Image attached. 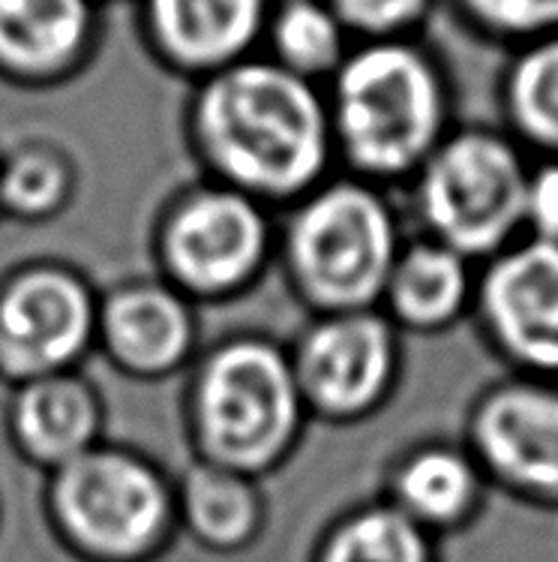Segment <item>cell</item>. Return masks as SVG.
<instances>
[{
    "label": "cell",
    "mask_w": 558,
    "mask_h": 562,
    "mask_svg": "<svg viewBox=\"0 0 558 562\" xmlns=\"http://www.w3.org/2000/svg\"><path fill=\"white\" fill-rule=\"evenodd\" d=\"M195 121L219 169L255 190L307 184L328 150V117L309 79L274 58H243L214 72Z\"/></svg>",
    "instance_id": "cell-1"
},
{
    "label": "cell",
    "mask_w": 558,
    "mask_h": 562,
    "mask_svg": "<svg viewBox=\"0 0 558 562\" xmlns=\"http://www.w3.org/2000/svg\"><path fill=\"white\" fill-rule=\"evenodd\" d=\"M439 81L414 48L373 43L337 69V124L354 160L397 172L439 130Z\"/></svg>",
    "instance_id": "cell-2"
},
{
    "label": "cell",
    "mask_w": 558,
    "mask_h": 562,
    "mask_svg": "<svg viewBox=\"0 0 558 562\" xmlns=\"http://www.w3.org/2000/svg\"><path fill=\"white\" fill-rule=\"evenodd\" d=\"M202 422L214 451L231 463L271 458L295 425V389L283 361L264 346L223 352L202 385Z\"/></svg>",
    "instance_id": "cell-3"
},
{
    "label": "cell",
    "mask_w": 558,
    "mask_h": 562,
    "mask_svg": "<svg viewBox=\"0 0 558 562\" xmlns=\"http://www.w3.org/2000/svg\"><path fill=\"white\" fill-rule=\"evenodd\" d=\"M295 259L319 299L333 304L366 301L388 271V217L369 193L352 187L331 190L297 223Z\"/></svg>",
    "instance_id": "cell-4"
},
{
    "label": "cell",
    "mask_w": 558,
    "mask_h": 562,
    "mask_svg": "<svg viewBox=\"0 0 558 562\" xmlns=\"http://www.w3.org/2000/svg\"><path fill=\"white\" fill-rule=\"evenodd\" d=\"M525 181L513 150L490 136L451 142L426 175V211L447 241L492 247L525 207Z\"/></svg>",
    "instance_id": "cell-5"
},
{
    "label": "cell",
    "mask_w": 558,
    "mask_h": 562,
    "mask_svg": "<svg viewBox=\"0 0 558 562\" xmlns=\"http://www.w3.org/2000/svg\"><path fill=\"white\" fill-rule=\"evenodd\" d=\"M57 508L84 544L96 551L133 553L157 536L166 496L160 482L136 460L84 454L60 475Z\"/></svg>",
    "instance_id": "cell-6"
},
{
    "label": "cell",
    "mask_w": 558,
    "mask_h": 562,
    "mask_svg": "<svg viewBox=\"0 0 558 562\" xmlns=\"http://www.w3.org/2000/svg\"><path fill=\"white\" fill-rule=\"evenodd\" d=\"M148 27L169 64L214 76L250 55L267 0H148Z\"/></svg>",
    "instance_id": "cell-7"
},
{
    "label": "cell",
    "mask_w": 558,
    "mask_h": 562,
    "mask_svg": "<svg viewBox=\"0 0 558 562\" xmlns=\"http://www.w3.org/2000/svg\"><path fill=\"white\" fill-rule=\"evenodd\" d=\"M91 331V304L60 274L15 283L0 304V346L24 370H48L79 352Z\"/></svg>",
    "instance_id": "cell-8"
},
{
    "label": "cell",
    "mask_w": 558,
    "mask_h": 562,
    "mask_svg": "<svg viewBox=\"0 0 558 562\" xmlns=\"http://www.w3.org/2000/svg\"><path fill=\"white\" fill-rule=\"evenodd\" d=\"M264 226L250 202L210 193L181 211L169 235V256L193 286H228L250 271L262 252Z\"/></svg>",
    "instance_id": "cell-9"
},
{
    "label": "cell",
    "mask_w": 558,
    "mask_h": 562,
    "mask_svg": "<svg viewBox=\"0 0 558 562\" xmlns=\"http://www.w3.org/2000/svg\"><path fill=\"white\" fill-rule=\"evenodd\" d=\"M492 319L520 356L558 364V247L537 244L496 268Z\"/></svg>",
    "instance_id": "cell-10"
},
{
    "label": "cell",
    "mask_w": 558,
    "mask_h": 562,
    "mask_svg": "<svg viewBox=\"0 0 558 562\" xmlns=\"http://www.w3.org/2000/svg\"><path fill=\"white\" fill-rule=\"evenodd\" d=\"M300 368L316 401L333 409H354L385 382L388 337L373 319L333 322L312 334Z\"/></svg>",
    "instance_id": "cell-11"
},
{
    "label": "cell",
    "mask_w": 558,
    "mask_h": 562,
    "mask_svg": "<svg viewBox=\"0 0 558 562\" xmlns=\"http://www.w3.org/2000/svg\"><path fill=\"white\" fill-rule=\"evenodd\" d=\"M478 434L499 470L525 484L558 487V397L508 391L483 409Z\"/></svg>",
    "instance_id": "cell-12"
},
{
    "label": "cell",
    "mask_w": 558,
    "mask_h": 562,
    "mask_svg": "<svg viewBox=\"0 0 558 562\" xmlns=\"http://www.w3.org/2000/svg\"><path fill=\"white\" fill-rule=\"evenodd\" d=\"M88 0H0V67L46 76L69 67L91 40Z\"/></svg>",
    "instance_id": "cell-13"
},
{
    "label": "cell",
    "mask_w": 558,
    "mask_h": 562,
    "mask_svg": "<svg viewBox=\"0 0 558 562\" xmlns=\"http://www.w3.org/2000/svg\"><path fill=\"white\" fill-rule=\"evenodd\" d=\"M105 331L126 364L157 370L181 356L190 340V322L178 301L145 289L114 301L105 316Z\"/></svg>",
    "instance_id": "cell-14"
},
{
    "label": "cell",
    "mask_w": 558,
    "mask_h": 562,
    "mask_svg": "<svg viewBox=\"0 0 558 562\" xmlns=\"http://www.w3.org/2000/svg\"><path fill=\"white\" fill-rule=\"evenodd\" d=\"M93 422L91 394L67 379L39 382L19 403V434L43 458H76L91 439Z\"/></svg>",
    "instance_id": "cell-15"
},
{
    "label": "cell",
    "mask_w": 558,
    "mask_h": 562,
    "mask_svg": "<svg viewBox=\"0 0 558 562\" xmlns=\"http://www.w3.org/2000/svg\"><path fill=\"white\" fill-rule=\"evenodd\" d=\"M274 60L300 79L340 69L345 27L324 0H288L267 19Z\"/></svg>",
    "instance_id": "cell-16"
},
{
    "label": "cell",
    "mask_w": 558,
    "mask_h": 562,
    "mask_svg": "<svg viewBox=\"0 0 558 562\" xmlns=\"http://www.w3.org/2000/svg\"><path fill=\"white\" fill-rule=\"evenodd\" d=\"M394 295L399 311L411 319H445L463 295V268L454 252L421 247L399 268Z\"/></svg>",
    "instance_id": "cell-17"
},
{
    "label": "cell",
    "mask_w": 558,
    "mask_h": 562,
    "mask_svg": "<svg viewBox=\"0 0 558 562\" xmlns=\"http://www.w3.org/2000/svg\"><path fill=\"white\" fill-rule=\"evenodd\" d=\"M190 515L195 529L207 541L231 544L247 536L252 527V496L235 479L217 475V472H198L190 482Z\"/></svg>",
    "instance_id": "cell-18"
},
{
    "label": "cell",
    "mask_w": 558,
    "mask_h": 562,
    "mask_svg": "<svg viewBox=\"0 0 558 562\" xmlns=\"http://www.w3.org/2000/svg\"><path fill=\"white\" fill-rule=\"evenodd\" d=\"M516 115L535 136L558 142V40L532 48L513 72Z\"/></svg>",
    "instance_id": "cell-19"
},
{
    "label": "cell",
    "mask_w": 558,
    "mask_h": 562,
    "mask_svg": "<svg viewBox=\"0 0 558 562\" xmlns=\"http://www.w3.org/2000/svg\"><path fill=\"white\" fill-rule=\"evenodd\" d=\"M328 562H423V544L406 517L376 512L342 529Z\"/></svg>",
    "instance_id": "cell-20"
},
{
    "label": "cell",
    "mask_w": 558,
    "mask_h": 562,
    "mask_svg": "<svg viewBox=\"0 0 558 562\" xmlns=\"http://www.w3.org/2000/svg\"><path fill=\"white\" fill-rule=\"evenodd\" d=\"M471 475L454 454H423L402 475V496L426 517L456 515L468 499Z\"/></svg>",
    "instance_id": "cell-21"
},
{
    "label": "cell",
    "mask_w": 558,
    "mask_h": 562,
    "mask_svg": "<svg viewBox=\"0 0 558 562\" xmlns=\"http://www.w3.org/2000/svg\"><path fill=\"white\" fill-rule=\"evenodd\" d=\"M64 193L60 162L43 154H27L12 162L3 175V195L22 211H46Z\"/></svg>",
    "instance_id": "cell-22"
},
{
    "label": "cell",
    "mask_w": 558,
    "mask_h": 562,
    "mask_svg": "<svg viewBox=\"0 0 558 562\" xmlns=\"http://www.w3.org/2000/svg\"><path fill=\"white\" fill-rule=\"evenodd\" d=\"M324 3L331 7L342 27L385 36L418 19L426 0H324Z\"/></svg>",
    "instance_id": "cell-23"
},
{
    "label": "cell",
    "mask_w": 558,
    "mask_h": 562,
    "mask_svg": "<svg viewBox=\"0 0 558 562\" xmlns=\"http://www.w3.org/2000/svg\"><path fill=\"white\" fill-rule=\"evenodd\" d=\"M483 22L502 31H544L558 24V0H468Z\"/></svg>",
    "instance_id": "cell-24"
},
{
    "label": "cell",
    "mask_w": 558,
    "mask_h": 562,
    "mask_svg": "<svg viewBox=\"0 0 558 562\" xmlns=\"http://www.w3.org/2000/svg\"><path fill=\"white\" fill-rule=\"evenodd\" d=\"M525 207L544 232H558V169H544L525 187Z\"/></svg>",
    "instance_id": "cell-25"
}]
</instances>
